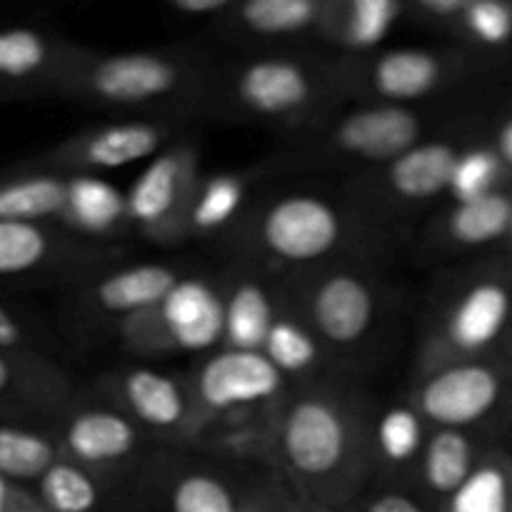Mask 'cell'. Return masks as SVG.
<instances>
[{
    "label": "cell",
    "mask_w": 512,
    "mask_h": 512,
    "mask_svg": "<svg viewBox=\"0 0 512 512\" xmlns=\"http://www.w3.org/2000/svg\"><path fill=\"white\" fill-rule=\"evenodd\" d=\"M483 430L435 428L423 445V478L433 495L448 500L465 483L493 443Z\"/></svg>",
    "instance_id": "cell-13"
},
{
    "label": "cell",
    "mask_w": 512,
    "mask_h": 512,
    "mask_svg": "<svg viewBox=\"0 0 512 512\" xmlns=\"http://www.w3.org/2000/svg\"><path fill=\"white\" fill-rule=\"evenodd\" d=\"M158 313L170 343L185 353H203L223 340V300L205 280H175Z\"/></svg>",
    "instance_id": "cell-8"
},
{
    "label": "cell",
    "mask_w": 512,
    "mask_h": 512,
    "mask_svg": "<svg viewBox=\"0 0 512 512\" xmlns=\"http://www.w3.org/2000/svg\"><path fill=\"white\" fill-rule=\"evenodd\" d=\"M340 0H238L230 8L235 28L258 38H293L308 30L333 35Z\"/></svg>",
    "instance_id": "cell-12"
},
{
    "label": "cell",
    "mask_w": 512,
    "mask_h": 512,
    "mask_svg": "<svg viewBox=\"0 0 512 512\" xmlns=\"http://www.w3.org/2000/svg\"><path fill=\"white\" fill-rule=\"evenodd\" d=\"M403 0H340L333 38L350 50H373L388 38Z\"/></svg>",
    "instance_id": "cell-26"
},
{
    "label": "cell",
    "mask_w": 512,
    "mask_h": 512,
    "mask_svg": "<svg viewBox=\"0 0 512 512\" xmlns=\"http://www.w3.org/2000/svg\"><path fill=\"white\" fill-rule=\"evenodd\" d=\"M245 198L243 183L233 175H215L200 190L193 208V225L198 230H215L228 223Z\"/></svg>",
    "instance_id": "cell-33"
},
{
    "label": "cell",
    "mask_w": 512,
    "mask_h": 512,
    "mask_svg": "<svg viewBox=\"0 0 512 512\" xmlns=\"http://www.w3.org/2000/svg\"><path fill=\"white\" fill-rule=\"evenodd\" d=\"M453 30L478 53H503L512 45V0H473Z\"/></svg>",
    "instance_id": "cell-28"
},
{
    "label": "cell",
    "mask_w": 512,
    "mask_h": 512,
    "mask_svg": "<svg viewBox=\"0 0 512 512\" xmlns=\"http://www.w3.org/2000/svg\"><path fill=\"white\" fill-rule=\"evenodd\" d=\"M425 428L415 408H390L378 423V448L393 463H408L423 450Z\"/></svg>",
    "instance_id": "cell-32"
},
{
    "label": "cell",
    "mask_w": 512,
    "mask_h": 512,
    "mask_svg": "<svg viewBox=\"0 0 512 512\" xmlns=\"http://www.w3.org/2000/svg\"><path fill=\"white\" fill-rule=\"evenodd\" d=\"M470 3L473 0H403V8L413 10L418 18L428 20V23L453 28L455 20L463 15Z\"/></svg>",
    "instance_id": "cell-36"
},
{
    "label": "cell",
    "mask_w": 512,
    "mask_h": 512,
    "mask_svg": "<svg viewBox=\"0 0 512 512\" xmlns=\"http://www.w3.org/2000/svg\"><path fill=\"white\" fill-rule=\"evenodd\" d=\"M423 125L415 113L403 105H373L355 110L335 130V143L350 155L363 160H395L405 150L420 143Z\"/></svg>",
    "instance_id": "cell-9"
},
{
    "label": "cell",
    "mask_w": 512,
    "mask_h": 512,
    "mask_svg": "<svg viewBox=\"0 0 512 512\" xmlns=\"http://www.w3.org/2000/svg\"><path fill=\"white\" fill-rule=\"evenodd\" d=\"M500 265H503V268L512 275V253H505L503 258H500Z\"/></svg>",
    "instance_id": "cell-41"
},
{
    "label": "cell",
    "mask_w": 512,
    "mask_h": 512,
    "mask_svg": "<svg viewBox=\"0 0 512 512\" xmlns=\"http://www.w3.org/2000/svg\"><path fill=\"white\" fill-rule=\"evenodd\" d=\"M75 228L85 233H108L123 220L125 195L108 180L95 175H78L65 183L63 213Z\"/></svg>",
    "instance_id": "cell-22"
},
{
    "label": "cell",
    "mask_w": 512,
    "mask_h": 512,
    "mask_svg": "<svg viewBox=\"0 0 512 512\" xmlns=\"http://www.w3.org/2000/svg\"><path fill=\"white\" fill-rule=\"evenodd\" d=\"M460 150L463 148L448 140L413 145L403 155L390 160V188L408 200H430L440 193H448Z\"/></svg>",
    "instance_id": "cell-14"
},
{
    "label": "cell",
    "mask_w": 512,
    "mask_h": 512,
    "mask_svg": "<svg viewBox=\"0 0 512 512\" xmlns=\"http://www.w3.org/2000/svg\"><path fill=\"white\" fill-rule=\"evenodd\" d=\"M283 373L260 350H223L203 365L198 395L208 408L233 410L273 398Z\"/></svg>",
    "instance_id": "cell-7"
},
{
    "label": "cell",
    "mask_w": 512,
    "mask_h": 512,
    "mask_svg": "<svg viewBox=\"0 0 512 512\" xmlns=\"http://www.w3.org/2000/svg\"><path fill=\"white\" fill-rule=\"evenodd\" d=\"M260 353L280 370V373H303L318 360V345L308 330L285 318H275Z\"/></svg>",
    "instance_id": "cell-31"
},
{
    "label": "cell",
    "mask_w": 512,
    "mask_h": 512,
    "mask_svg": "<svg viewBox=\"0 0 512 512\" xmlns=\"http://www.w3.org/2000/svg\"><path fill=\"white\" fill-rule=\"evenodd\" d=\"M448 512H512V453L493 445L450 495Z\"/></svg>",
    "instance_id": "cell-20"
},
{
    "label": "cell",
    "mask_w": 512,
    "mask_h": 512,
    "mask_svg": "<svg viewBox=\"0 0 512 512\" xmlns=\"http://www.w3.org/2000/svg\"><path fill=\"white\" fill-rule=\"evenodd\" d=\"M310 315L325 340L335 345H353L373 325V290L358 275L333 273L315 288Z\"/></svg>",
    "instance_id": "cell-11"
},
{
    "label": "cell",
    "mask_w": 512,
    "mask_h": 512,
    "mask_svg": "<svg viewBox=\"0 0 512 512\" xmlns=\"http://www.w3.org/2000/svg\"><path fill=\"white\" fill-rule=\"evenodd\" d=\"M470 55L425 48H398L378 55L370 65V85L388 103H410L433 95L453 78L468 73Z\"/></svg>",
    "instance_id": "cell-6"
},
{
    "label": "cell",
    "mask_w": 512,
    "mask_h": 512,
    "mask_svg": "<svg viewBox=\"0 0 512 512\" xmlns=\"http://www.w3.org/2000/svg\"><path fill=\"white\" fill-rule=\"evenodd\" d=\"M368 512H425L418 503L403 498V495H383L370 505Z\"/></svg>",
    "instance_id": "cell-40"
},
{
    "label": "cell",
    "mask_w": 512,
    "mask_h": 512,
    "mask_svg": "<svg viewBox=\"0 0 512 512\" xmlns=\"http://www.w3.org/2000/svg\"><path fill=\"white\" fill-rule=\"evenodd\" d=\"M50 235L40 223L0 220V280L30 275L48 260Z\"/></svg>",
    "instance_id": "cell-29"
},
{
    "label": "cell",
    "mask_w": 512,
    "mask_h": 512,
    "mask_svg": "<svg viewBox=\"0 0 512 512\" xmlns=\"http://www.w3.org/2000/svg\"><path fill=\"white\" fill-rule=\"evenodd\" d=\"M28 345V328L15 310L0 303V350H23Z\"/></svg>",
    "instance_id": "cell-37"
},
{
    "label": "cell",
    "mask_w": 512,
    "mask_h": 512,
    "mask_svg": "<svg viewBox=\"0 0 512 512\" xmlns=\"http://www.w3.org/2000/svg\"><path fill=\"white\" fill-rule=\"evenodd\" d=\"M420 418L435 428L483 430L512 420V353L435 368L418 393Z\"/></svg>",
    "instance_id": "cell-1"
},
{
    "label": "cell",
    "mask_w": 512,
    "mask_h": 512,
    "mask_svg": "<svg viewBox=\"0 0 512 512\" xmlns=\"http://www.w3.org/2000/svg\"><path fill=\"white\" fill-rule=\"evenodd\" d=\"M280 443L285 458L298 473L320 478L343 463L348 450V428L333 403L305 398L285 415Z\"/></svg>",
    "instance_id": "cell-5"
},
{
    "label": "cell",
    "mask_w": 512,
    "mask_h": 512,
    "mask_svg": "<svg viewBox=\"0 0 512 512\" xmlns=\"http://www.w3.org/2000/svg\"><path fill=\"white\" fill-rule=\"evenodd\" d=\"M125 400L135 418L150 428H173L185 415L183 393L168 375L158 370H130L125 375Z\"/></svg>",
    "instance_id": "cell-25"
},
{
    "label": "cell",
    "mask_w": 512,
    "mask_h": 512,
    "mask_svg": "<svg viewBox=\"0 0 512 512\" xmlns=\"http://www.w3.org/2000/svg\"><path fill=\"white\" fill-rule=\"evenodd\" d=\"M510 350H512V338H510Z\"/></svg>",
    "instance_id": "cell-44"
},
{
    "label": "cell",
    "mask_w": 512,
    "mask_h": 512,
    "mask_svg": "<svg viewBox=\"0 0 512 512\" xmlns=\"http://www.w3.org/2000/svg\"><path fill=\"white\" fill-rule=\"evenodd\" d=\"M503 253H512V218H510V230H508V238L503 243Z\"/></svg>",
    "instance_id": "cell-42"
},
{
    "label": "cell",
    "mask_w": 512,
    "mask_h": 512,
    "mask_svg": "<svg viewBox=\"0 0 512 512\" xmlns=\"http://www.w3.org/2000/svg\"><path fill=\"white\" fill-rule=\"evenodd\" d=\"M235 93L255 113L288 115L313 98V75L298 60L258 58L240 68Z\"/></svg>",
    "instance_id": "cell-10"
},
{
    "label": "cell",
    "mask_w": 512,
    "mask_h": 512,
    "mask_svg": "<svg viewBox=\"0 0 512 512\" xmlns=\"http://www.w3.org/2000/svg\"><path fill=\"white\" fill-rule=\"evenodd\" d=\"M510 338L512 275L498 263L470 280L445 310L438 338L440 365L512 353Z\"/></svg>",
    "instance_id": "cell-2"
},
{
    "label": "cell",
    "mask_w": 512,
    "mask_h": 512,
    "mask_svg": "<svg viewBox=\"0 0 512 512\" xmlns=\"http://www.w3.org/2000/svg\"><path fill=\"white\" fill-rule=\"evenodd\" d=\"M0 505H3V483H0Z\"/></svg>",
    "instance_id": "cell-43"
},
{
    "label": "cell",
    "mask_w": 512,
    "mask_h": 512,
    "mask_svg": "<svg viewBox=\"0 0 512 512\" xmlns=\"http://www.w3.org/2000/svg\"><path fill=\"white\" fill-rule=\"evenodd\" d=\"M0 98H3V95H0Z\"/></svg>",
    "instance_id": "cell-46"
},
{
    "label": "cell",
    "mask_w": 512,
    "mask_h": 512,
    "mask_svg": "<svg viewBox=\"0 0 512 512\" xmlns=\"http://www.w3.org/2000/svg\"><path fill=\"white\" fill-rule=\"evenodd\" d=\"M512 188V173L490 143L468 145L455 160L448 195L455 203L483 198L495 190Z\"/></svg>",
    "instance_id": "cell-27"
},
{
    "label": "cell",
    "mask_w": 512,
    "mask_h": 512,
    "mask_svg": "<svg viewBox=\"0 0 512 512\" xmlns=\"http://www.w3.org/2000/svg\"><path fill=\"white\" fill-rule=\"evenodd\" d=\"M138 443L133 423L108 410H88L70 420L65 430V445L85 463H110L125 458Z\"/></svg>",
    "instance_id": "cell-18"
},
{
    "label": "cell",
    "mask_w": 512,
    "mask_h": 512,
    "mask_svg": "<svg viewBox=\"0 0 512 512\" xmlns=\"http://www.w3.org/2000/svg\"><path fill=\"white\" fill-rule=\"evenodd\" d=\"M512 218V188L495 190L475 200L453 203L443 220V235L460 250H478L500 245L508 238Z\"/></svg>",
    "instance_id": "cell-15"
},
{
    "label": "cell",
    "mask_w": 512,
    "mask_h": 512,
    "mask_svg": "<svg viewBox=\"0 0 512 512\" xmlns=\"http://www.w3.org/2000/svg\"><path fill=\"white\" fill-rule=\"evenodd\" d=\"M490 145L495 148V153L500 155V160L505 163V168L512 173V113L505 115L503 120L495 128L493 138H490Z\"/></svg>",
    "instance_id": "cell-38"
},
{
    "label": "cell",
    "mask_w": 512,
    "mask_h": 512,
    "mask_svg": "<svg viewBox=\"0 0 512 512\" xmlns=\"http://www.w3.org/2000/svg\"><path fill=\"white\" fill-rule=\"evenodd\" d=\"M248 512H258V510H248Z\"/></svg>",
    "instance_id": "cell-45"
},
{
    "label": "cell",
    "mask_w": 512,
    "mask_h": 512,
    "mask_svg": "<svg viewBox=\"0 0 512 512\" xmlns=\"http://www.w3.org/2000/svg\"><path fill=\"white\" fill-rule=\"evenodd\" d=\"M163 3L173 5L175 10H183V13L193 15H205V13H220V10H230L238 0H163Z\"/></svg>",
    "instance_id": "cell-39"
},
{
    "label": "cell",
    "mask_w": 512,
    "mask_h": 512,
    "mask_svg": "<svg viewBox=\"0 0 512 512\" xmlns=\"http://www.w3.org/2000/svg\"><path fill=\"white\" fill-rule=\"evenodd\" d=\"M175 280H178L175 270L165 265H133L108 275L95 288V300L108 313H145L163 303Z\"/></svg>",
    "instance_id": "cell-19"
},
{
    "label": "cell",
    "mask_w": 512,
    "mask_h": 512,
    "mask_svg": "<svg viewBox=\"0 0 512 512\" xmlns=\"http://www.w3.org/2000/svg\"><path fill=\"white\" fill-rule=\"evenodd\" d=\"M173 512H235V503L218 478L195 473L175 485Z\"/></svg>",
    "instance_id": "cell-34"
},
{
    "label": "cell",
    "mask_w": 512,
    "mask_h": 512,
    "mask_svg": "<svg viewBox=\"0 0 512 512\" xmlns=\"http://www.w3.org/2000/svg\"><path fill=\"white\" fill-rule=\"evenodd\" d=\"M65 180L55 175H20L0 180V220L43 223L63 213Z\"/></svg>",
    "instance_id": "cell-24"
},
{
    "label": "cell",
    "mask_w": 512,
    "mask_h": 512,
    "mask_svg": "<svg viewBox=\"0 0 512 512\" xmlns=\"http://www.w3.org/2000/svg\"><path fill=\"white\" fill-rule=\"evenodd\" d=\"M163 143V130L153 123H115L95 130L80 148V158L93 168H125L153 155Z\"/></svg>",
    "instance_id": "cell-21"
},
{
    "label": "cell",
    "mask_w": 512,
    "mask_h": 512,
    "mask_svg": "<svg viewBox=\"0 0 512 512\" xmlns=\"http://www.w3.org/2000/svg\"><path fill=\"white\" fill-rule=\"evenodd\" d=\"M65 60L68 50L40 30H0V95L65 68Z\"/></svg>",
    "instance_id": "cell-16"
},
{
    "label": "cell",
    "mask_w": 512,
    "mask_h": 512,
    "mask_svg": "<svg viewBox=\"0 0 512 512\" xmlns=\"http://www.w3.org/2000/svg\"><path fill=\"white\" fill-rule=\"evenodd\" d=\"M183 178L185 165L180 153H173V150L160 153L125 195V213L143 228L160 225L178 205L180 193H183Z\"/></svg>",
    "instance_id": "cell-17"
},
{
    "label": "cell",
    "mask_w": 512,
    "mask_h": 512,
    "mask_svg": "<svg viewBox=\"0 0 512 512\" xmlns=\"http://www.w3.org/2000/svg\"><path fill=\"white\" fill-rule=\"evenodd\" d=\"M260 235L275 258L308 263L323 258L338 245L340 218L325 200L313 195H290L265 213Z\"/></svg>",
    "instance_id": "cell-4"
},
{
    "label": "cell",
    "mask_w": 512,
    "mask_h": 512,
    "mask_svg": "<svg viewBox=\"0 0 512 512\" xmlns=\"http://www.w3.org/2000/svg\"><path fill=\"white\" fill-rule=\"evenodd\" d=\"M30 383L33 373L23 350H0V408L23 400Z\"/></svg>",
    "instance_id": "cell-35"
},
{
    "label": "cell",
    "mask_w": 512,
    "mask_h": 512,
    "mask_svg": "<svg viewBox=\"0 0 512 512\" xmlns=\"http://www.w3.org/2000/svg\"><path fill=\"white\" fill-rule=\"evenodd\" d=\"M83 88L98 100L138 105L175 93L185 78L180 60L163 53H115L85 58L78 65Z\"/></svg>",
    "instance_id": "cell-3"
},
{
    "label": "cell",
    "mask_w": 512,
    "mask_h": 512,
    "mask_svg": "<svg viewBox=\"0 0 512 512\" xmlns=\"http://www.w3.org/2000/svg\"><path fill=\"white\" fill-rule=\"evenodd\" d=\"M273 323V303L258 283H240L223 303V338L230 350H263Z\"/></svg>",
    "instance_id": "cell-23"
},
{
    "label": "cell",
    "mask_w": 512,
    "mask_h": 512,
    "mask_svg": "<svg viewBox=\"0 0 512 512\" xmlns=\"http://www.w3.org/2000/svg\"><path fill=\"white\" fill-rule=\"evenodd\" d=\"M40 495L53 512H90L98 503L93 480L83 470L58 460L40 475Z\"/></svg>",
    "instance_id": "cell-30"
}]
</instances>
